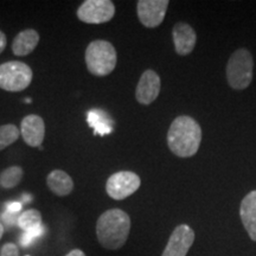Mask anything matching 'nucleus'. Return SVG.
I'll list each match as a JSON object with an SVG mask.
<instances>
[{
  "label": "nucleus",
  "mask_w": 256,
  "mask_h": 256,
  "mask_svg": "<svg viewBox=\"0 0 256 256\" xmlns=\"http://www.w3.org/2000/svg\"><path fill=\"white\" fill-rule=\"evenodd\" d=\"M76 14L86 24H104L113 19L115 6L110 0H86Z\"/></svg>",
  "instance_id": "obj_6"
},
{
  "label": "nucleus",
  "mask_w": 256,
  "mask_h": 256,
  "mask_svg": "<svg viewBox=\"0 0 256 256\" xmlns=\"http://www.w3.org/2000/svg\"><path fill=\"white\" fill-rule=\"evenodd\" d=\"M87 121L96 136H107L114 130V121L107 112L102 110H92L87 114Z\"/></svg>",
  "instance_id": "obj_16"
},
{
  "label": "nucleus",
  "mask_w": 256,
  "mask_h": 256,
  "mask_svg": "<svg viewBox=\"0 0 256 256\" xmlns=\"http://www.w3.org/2000/svg\"><path fill=\"white\" fill-rule=\"evenodd\" d=\"M18 218H19L18 214L8 212V211H6V212L2 214V220L4 223L8 224V226H14V224H18Z\"/></svg>",
  "instance_id": "obj_21"
},
{
  "label": "nucleus",
  "mask_w": 256,
  "mask_h": 256,
  "mask_svg": "<svg viewBox=\"0 0 256 256\" xmlns=\"http://www.w3.org/2000/svg\"><path fill=\"white\" fill-rule=\"evenodd\" d=\"M20 134L26 145L40 147L46 136V124L40 115H28L22 120Z\"/></svg>",
  "instance_id": "obj_11"
},
{
  "label": "nucleus",
  "mask_w": 256,
  "mask_h": 256,
  "mask_svg": "<svg viewBox=\"0 0 256 256\" xmlns=\"http://www.w3.org/2000/svg\"><path fill=\"white\" fill-rule=\"evenodd\" d=\"M86 64L89 72L94 76H107L116 66V50L107 40H94L86 50Z\"/></svg>",
  "instance_id": "obj_3"
},
{
  "label": "nucleus",
  "mask_w": 256,
  "mask_h": 256,
  "mask_svg": "<svg viewBox=\"0 0 256 256\" xmlns=\"http://www.w3.org/2000/svg\"><path fill=\"white\" fill-rule=\"evenodd\" d=\"M34 72L26 63L19 60L0 64V88L2 90L17 92L25 90L31 84Z\"/></svg>",
  "instance_id": "obj_5"
},
{
  "label": "nucleus",
  "mask_w": 256,
  "mask_h": 256,
  "mask_svg": "<svg viewBox=\"0 0 256 256\" xmlns=\"http://www.w3.org/2000/svg\"><path fill=\"white\" fill-rule=\"evenodd\" d=\"M24 171L20 166H10L0 174V186L4 188H12L20 183Z\"/></svg>",
  "instance_id": "obj_17"
},
{
  "label": "nucleus",
  "mask_w": 256,
  "mask_h": 256,
  "mask_svg": "<svg viewBox=\"0 0 256 256\" xmlns=\"http://www.w3.org/2000/svg\"><path fill=\"white\" fill-rule=\"evenodd\" d=\"M202 142V128L190 116H178L168 132V145L171 152L180 158L194 156Z\"/></svg>",
  "instance_id": "obj_2"
},
{
  "label": "nucleus",
  "mask_w": 256,
  "mask_h": 256,
  "mask_svg": "<svg viewBox=\"0 0 256 256\" xmlns=\"http://www.w3.org/2000/svg\"><path fill=\"white\" fill-rule=\"evenodd\" d=\"M22 203H19V202H12V203L8 204V212H14V214H18L19 211L22 210Z\"/></svg>",
  "instance_id": "obj_23"
},
{
  "label": "nucleus",
  "mask_w": 256,
  "mask_h": 256,
  "mask_svg": "<svg viewBox=\"0 0 256 256\" xmlns=\"http://www.w3.org/2000/svg\"><path fill=\"white\" fill-rule=\"evenodd\" d=\"M42 224V214L36 209H28L19 215L18 226L24 232L37 228Z\"/></svg>",
  "instance_id": "obj_18"
},
{
  "label": "nucleus",
  "mask_w": 256,
  "mask_h": 256,
  "mask_svg": "<svg viewBox=\"0 0 256 256\" xmlns=\"http://www.w3.org/2000/svg\"><path fill=\"white\" fill-rule=\"evenodd\" d=\"M26 256H28V255H26Z\"/></svg>",
  "instance_id": "obj_28"
},
{
  "label": "nucleus",
  "mask_w": 256,
  "mask_h": 256,
  "mask_svg": "<svg viewBox=\"0 0 256 256\" xmlns=\"http://www.w3.org/2000/svg\"><path fill=\"white\" fill-rule=\"evenodd\" d=\"M168 4V0H140L136 4L139 20L146 28L159 26L164 22Z\"/></svg>",
  "instance_id": "obj_8"
},
{
  "label": "nucleus",
  "mask_w": 256,
  "mask_h": 256,
  "mask_svg": "<svg viewBox=\"0 0 256 256\" xmlns=\"http://www.w3.org/2000/svg\"><path fill=\"white\" fill-rule=\"evenodd\" d=\"M34 238H32L31 234H28V232H24V234L22 235V238H20V244H22V247H24V248L31 246L32 243H34Z\"/></svg>",
  "instance_id": "obj_22"
},
{
  "label": "nucleus",
  "mask_w": 256,
  "mask_h": 256,
  "mask_svg": "<svg viewBox=\"0 0 256 256\" xmlns=\"http://www.w3.org/2000/svg\"><path fill=\"white\" fill-rule=\"evenodd\" d=\"M194 242V232L188 224L176 226L162 256H186Z\"/></svg>",
  "instance_id": "obj_9"
},
{
  "label": "nucleus",
  "mask_w": 256,
  "mask_h": 256,
  "mask_svg": "<svg viewBox=\"0 0 256 256\" xmlns=\"http://www.w3.org/2000/svg\"><path fill=\"white\" fill-rule=\"evenodd\" d=\"M160 86H162V83H160L158 74L153 72V70L144 72L136 90V98L138 102L146 106L154 102L160 92Z\"/></svg>",
  "instance_id": "obj_10"
},
{
  "label": "nucleus",
  "mask_w": 256,
  "mask_h": 256,
  "mask_svg": "<svg viewBox=\"0 0 256 256\" xmlns=\"http://www.w3.org/2000/svg\"><path fill=\"white\" fill-rule=\"evenodd\" d=\"M20 130L14 124H2L0 126V151L11 146L18 140Z\"/></svg>",
  "instance_id": "obj_19"
},
{
  "label": "nucleus",
  "mask_w": 256,
  "mask_h": 256,
  "mask_svg": "<svg viewBox=\"0 0 256 256\" xmlns=\"http://www.w3.org/2000/svg\"><path fill=\"white\" fill-rule=\"evenodd\" d=\"M23 198H24L25 202H30V200H31V196H30V194H25V196H24Z\"/></svg>",
  "instance_id": "obj_27"
},
{
  "label": "nucleus",
  "mask_w": 256,
  "mask_h": 256,
  "mask_svg": "<svg viewBox=\"0 0 256 256\" xmlns=\"http://www.w3.org/2000/svg\"><path fill=\"white\" fill-rule=\"evenodd\" d=\"M40 43V34L36 30L28 28L20 31L12 42V51L17 56H28L36 49Z\"/></svg>",
  "instance_id": "obj_14"
},
{
  "label": "nucleus",
  "mask_w": 256,
  "mask_h": 256,
  "mask_svg": "<svg viewBox=\"0 0 256 256\" xmlns=\"http://www.w3.org/2000/svg\"><path fill=\"white\" fill-rule=\"evenodd\" d=\"M46 185L56 196L66 197L74 190V180L66 172L62 170H54L46 177Z\"/></svg>",
  "instance_id": "obj_15"
},
{
  "label": "nucleus",
  "mask_w": 256,
  "mask_h": 256,
  "mask_svg": "<svg viewBox=\"0 0 256 256\" xmlns=\"http://www.w3.org/2000/svg\"><path fill=\"white\" fill-rule=\"evenodd\" d=\"M6 44H8V40H6L5 34L2 31H0V54L5 50Z\"/></svg>",
  "instance_id": "obj_24"
},
{
  "label": "nucleus",
  "mask_w": 256,
  "mask_h": 256,
  "mask_svg": "<svg viewBox=\"0 0 256 256\" xmlns=\"http://www.w3.org/2000/svg\"><path fill=\"white\" fill-rule=\"evenodd\" d=\"M240 216L249 238L256 242V190L249 192L243 198L240 206Z\"/></svg>",
  "instance_id": "obj_13"
},
{
  "label": "nucleus",
  "mask_w": 256,
  "mask_h": 256,
  "mask_svg": "<svg viewBox=\"0 0 256 256\" xmlns=\"http://www.w3.org/2000/svg\"><path fill=\"white\" fill-rule=\"evenodd\" d=\"M130 232V216L121 209L104 211L96 222V236L102 247L118 250L127 242Z\"/></svg>",
  "instance_id": "obj_1"
},
{
  "label": "nucleus",
  "mask_w": 256,
  "mask_h": 256,
  "mask_svg": "<svg viewBox=\"0 0 256 256\" xmlns=\"http://www.w3.org/2000/svg\"><path fill=\"white\" fill-rule=\"evenodd\" d=\"M254 60L247 49H238L232 54L226 64V80L235 90L248 88L252 80Z\"/></svg>",
  "instance_id": "obj_4"
},
{
  "label": "nucleus",
  "mask_w": 256,
  "mask_h": 256,
  "mask_svg": "<svg viewBox=\"0 0 256 256\" xmlns=\"http://www.w3.org/2000/svg\"><path fill=\"white\" fill-rule=\"evenodd\" d=\"M0 256H19V249L14 243H5L0 249Z\"/></svg>",
  "instance_id": "obj_20"
},
{
  "label": "nucleus",
  "mask_w": 256,
  "mask_h": 256,
  "mask_svg": "<svg viewBox=\"0 0 256 256\" xmlns=\"http://www.w3.org/2000/svg\"><path fill=\"white\" fill-rule=\"evenodd\" d=\"M66 256H87L84 254V252H82L81 249H72V252H69Z\"/></svg>",
  "instance_id": "obj_25"
},
{
  "label": "nucleus",
  "mask_w": 256,
  "mask_h": 256,
  "mask_svg": "<svg viewBox=\"0 0 256 256\" xmlns=\"http://www.w3.org/2000/svg\"><path fill=\"white\" fill-rule=\"evenodd\" d=\"M172 36H174L176 52L180 56L190 55L194 49L197 40V34L194 28L186 23H178L174 25Z\"/></svg>",
  "instance_id": "obj_12"
},
{
  "label": "nucleus",
  "mask_w": 256,
  "mask_h": 256,
  "mask_svg": "<svg viewBox=\"0 0 256 256\" xmlns=\"http://www.w3.org/2000/svg\"><path fill=\"white\" fill-rule=\"evenodd\" d=\"M142 180L136 174L130 171H121L112 174L106 183L108 196L115 200H122L133 194L140 188Z\"/></svg>",
  "instance_id": "obj_7"
},
{
  "label": "nucleus",
  "mask_w": 256,
  "mask_h": 256,
  "mask_svg": "<svg viewBox=\"0 0 256 256\" xmlns=\"http://www.w3.org/2000/svg\"><path fill=\"white\" fill-rule=\"evenodd\" d=\"M2 234H4V226L0 223V240H2Z\"/></svg>",
  "instance_id": "obj_26"
}]
</instances>
